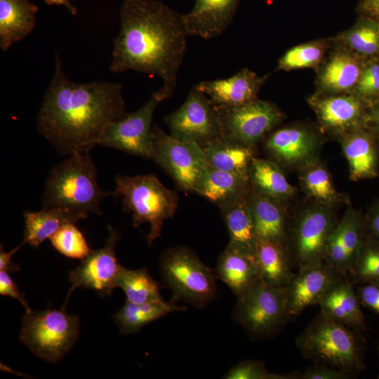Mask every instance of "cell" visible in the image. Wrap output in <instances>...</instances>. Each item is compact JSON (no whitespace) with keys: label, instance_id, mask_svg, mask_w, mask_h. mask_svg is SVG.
Wrapping results in <instances>:
<instances>
[{"label":"cell","instance_id":"obj_1","mask_svg":"<svg viewBox=\"0 0 379 379\" xmlns=\"http://www.w3.org/2000/svg\"><path fill=\"white\" fill-rule=\"evenodd\" d=\"M128 114L120 83H75L55 55L54 72L36 117V126L62 155L90 151L112 122Z\"/></svg>","mask_w":379,"mask_h":379},{"label":"cell","instance_id":"obj_2","mask_svg":"<svg viewBox=\"0 0 379 379\" xmlns=\"http://www.w3.org/2000/svg\"><path fill=\"white\" fill-rule=\"evenodd\" d=\"M119 15L110 70L159 76L161 90L171 98L189 36L182 14L157 0H124Z\"/></svg>","mask_w":379,"mask_h":379},{"label":"cell","instance_id":"obj_3","mask_svg":"<svg viewBox=\"0 0 379 379\" xmlns=\"http://www.w3.org/2000/svg\"><path fill=\"white\" fill-rule=\"evenodd\" d=\"M113 195L98 182V171L90 151L78 152L51 168L42 194L43 208H60L88 217L101 215L102 201Z\"/></svg>","mask_w":379,"mask_h":379},{"label":"cell","instance_id":"obj_4","mask_svg":"<svg viewBox=\"0 0 379 379\" xmlns=\"http://www.w3.org/2000/svg\"><path fill=\"white\" fill-rule=\"evenodd\" d=\"M302 356L357 375L364 369L361 344L352 328L320 312L296 339Z\"/></svg>","mask_w":379,"mask_h":379},{"label":"cell","instance_id":"obj_5","mask_svg":"<svg viewBox=\"0 0 379 379\" xmlns=\"http://www.w3.org/2000/svg\"><path fill=\"white\" fill-rule=\"evenodd\" d=\"M114 197H121L124 211L131 213L133 225H150L147 236L149 246L161 236L164 221L175 214L178 196L163 185L153 174L135 176L117 175Z\"/></svg>","mask_w":379,"mask_h":379},{"label":"cell","instance_id":"obj_6","mask_svg":"<svg viewBox=\"0 0 379 379\" xmlns=\"http://www.w3.org/2000/svg\"><path fill=\"white\" fill-rule=\"evenodd\" d=\"M163 281L172 293L171 300H183L198 308L216 298L215 272L186 247L172 248L160 258Z\"/></svg>","mask_w":379,"mask_h":379},{"label":"cell","instance_id":"obj_7","mask_svg":"<svg viewBox=\"0 0 379 379\" xmlns=\"http://www.w3.org/2000/svg\"><path fill=\"white\" fill-rule=\"evenodd\" d=\"M79 320L64 309L44 310L25 314L19 339L39 358L60 360L77 340Z\"/></svg>","mask_w":379,"mask_h":379},{"label":"cell","instance_id":"obj_8","mask_svg":"<svg viewBox=\"0 0 379 379\" xmlns=\"http://www.w3.org/2000/svg\"><path fill=\"white\" fill-rule=\"evenodd\" d=\"M234 317L252 337L262 338L274 334L289 318L286 287L272 286L258 277L237 298Z\"/></svg>","mask_w":379,"mask_h":379},{"label":"cell","instance_id":"obj_9","mask_svg":"<svg viewBox=\"0 0 379 379\" xmlns=\"http://www.w3.org/2000/svg\"><path fill=\"white\" fill-rule=\"evenodd\" d=\"M152 133V157L182 190L194 192L208 166L203 148L166 133L154 125Z\"/></svg>","mask_w":379,"mask_h":379},{"label":"cell","instance_id":"obj_10","mask_svg":"<svg viewBox=\"0 0 379 379\" xmlns=\"http://www.w3.org/2000/svg\"><path fill=\"white\" fill-rule=\"evenodd\" d=\"M213 106L221 135L251 146L272 132L285 117L274 103L258 98L239 106Z\"/></svg>","mask_w":379,"mask_h":379},{"label":"cell","instance_id":"obj_11","mask_svg":"<svg viewBox=\"0 0 379 379\" xmlns=\"http://www.w3.org/2000/svg\"><path fill=\"white\" fill-rule=\"evenodd\" d=\"M328 208L305 210L294 222L288 249L298 270L324 262L329 235L336 223Z\"/></svg>","mask_w":379,"mask_h":379},{"label":"cell","instance_id":"obj_12","mask_svg":"<svg viewBox=\"0 0 379 379\" xmlns=\"http://www.w3.org/2000/svg\"><path fill=\"white\" fill-rule=\"evenodd\" d=\"M159 88L137 111L122 119L111 123L105 129L98 145L114 148L145 159L152 157L151 127L154 112L157 105L168 99Z\"/></svg>","mask_w":379,"mask_h":379},{"label":"cell","instance_id":"obj_13","mask_svg":"<svg viewBox=\"0 0 379 379\" xmlns=\"http://www.w3.org/2000/svg\"><path fill=\"white\" fill-rule=\"evenodd\" d=\"M170 134L201 147L221 135L219 118L208 98L194 86L184 103L164 117Z\"/></svg>","mask_w":379,"mask_h":379},{"label":"cell","instance_id":"obj_14","mask_svg":"<svg viewBox=\"0 0 379 379\" xmlns=\"http://www.w3.org/2000/svg\"><path fill=\"white\" fill-rule=\"evenodd\" d=\"M108 232L104 246L99 249L91 250L81 260L79 265L69 272V281L71 287L62 308L67 304L73 291L79 287L92 289L101 297L110 295L117 287L124 268L118 262L115 253L119 234L109 225Z\"/></svg>","mask_w":379,"mask_h":379},{"label":"cell","instance_id":"obj_15","mask_svg":"<svg viewBox=\"0 0 379 379\" xmlns=\"http://www.w3.org/2000/svg\"><path fill=\"white\" fill-rule=\"evenodd\" d=\"M314 112L319 127L338 137L354 129L367 126V102L353 93L320 94L307 98Z\"/></svg>","mask_w":379,"mask_h":379},{"label":"cell","instance_id":"obj_16","mask_svg":"<svg viewBox=\"0 0 379 379\" xmlns=\"http://www.w3.org/2000/svg\"><path fill=\"white\" fill-rule=\"evenodd\" d=\"M366 61L338 42L316 71L315 93L340 94L353 93Z\"/></svg>","mask_w":379,"mask_h":379},{"label":"cell","instance_id":"obj_17","mask_svg":"<svg viewBox=\"0 0 379 379\" xmlns=\"http://www.w3.org/2000/svg\"><path fill=\"white\" fill-rule=\"evenodd\" d=\"M319 134L312 128L288 125L268 134L265 147L280 163L304 167L314 161L319 147Z\"/></svg>","mask_w":379,"mask_h":379},{"label":"cell","instance_id":"obj_18","mask_svg":"<svg viewBox=\"0 0 379 379\" xmlns=\"http://www.w3.org/2000/svg\"><path fill=\"white\" fill-rule=\"evenodd\" d=\"M343 276L346 275L325 262L298 270L286 286L288 317L300 314L308 306L318 305Z\"/></svg>","mask_w":379,"mask_h":379},{"label":"cell","instance_id":"obj_19","mask_svg":"<svg viewBox=\"0 0 379 379\" xmlns=\"http://www.w3.org/2000/svg\"><path fill=\"white\" fill-rule=\"evenodd\" d=\"M364 237V216L348 208L329 235L324 262L347 276Z\"/></svg>","mask_w":379,"mask_h":379},{"label":"cell","instance_id":"obj_20","mask_svg":"<svg viewBox=\"0 0 379 379\" xmlns=\"http://www.w3.org/2000/svg\"><path fill=\"white\" fill-rule=\"evenodd\" d=\"M270 75L260 76L244 67L229 78L202 81L194 86L207 95L212 105L239 106L258 99Z\"/></svg>","mask_w":379,"mask_h":379},{"label":"cell","instance_id":"obj_21","mask_svg":"<svg viewBox=\"0 0 379 379\" xmlns=\"http://www.w3.org/2000/svg\"><path fill=\"white\" fill-rule=\"evenodd\" d=\"M239 0H195L190 11L182 14L190 36L211 39L221 35L234 16Z\"/></svg>","mask_w":379,"mask_h":379},{"label":"cell","instance_id":"obj_22","mask_svg":"<svg viewBox=\"0 0 379 379\" xmlns=\"http://www.w3.org/2000/svg\"><path fill=\"white\" fill-rule=\"evenodd\" d=\"M353 181L371 179L378 175L377 136L363 126L339 136Z\"/></svg>","mask_w":379,"mask_h":379},{"label":"cell","instance_id":"obj_23","mask_svg":"<svg viewBox=\"0 0 379 379\" xmlns=\"http://www.w3.org/2000/svg\"><path fill=\"white\" fill-rule=\"evenodd\" d=\"M318 305L326 318L352 329L365 331L366 325L354 283L347 276L338 279Z\"/></svg>","mask_w":379,"mask_h":379},{"label":"cell","instance_id":"obj_24","mask_svg":"<svg viewBox=\"0 0 379 379\" xmlns=\"http://www.w3.org/2000/svg\"><path fill=\"white\" fill-rule=\"evenodd\" d=\"M251 190L248 178L208 166L194 192L221 208L247 197Z\"/></svg>","mask_w":379,"mask_h":379},{"label":"cell","instance_id":"obj_25","mask_svg":"<svg viewBox=\"0 0 379 379\" xmlns=\"http://www.w3.org/2000/svg\"><path fill=\"white\" fill-rule=\"evenodd\" d=\"M247 199L258 239L288 248L286 217L279 202L252 187Z\"/></svg>","mask_w":379,"mask_h":379},{"label":"cell","instance_id":"obj_26","mask_svg":"<svg viewBox=\"0 0 379 379\" xmlns=\"http://www.w3.org/2000/svg\"><path fill=\"white\" fill-rule=\"evenodd\" d=\"M202 148L209 166L249 179L254 146L220 135Z\"/></svg>","mask_w":379,"mask_h":379},{"label":"cell","instance_id":"obj_27","mask_svg":"<svg viewBox=\"0 0 379 379\" xmlns=\"http://www.w3.org/2000/svg\"><path fill=\"white\" fill-rule=\"evenodd\" d=\"M37 6L27 0H0V48L7 51L33 30Z\"/></svg>","mask_w":379,"mask_h":379},{"label":"cell","instance_id":"obj_28","mask_svg":"<svg viewBox=\"0 0 379 379\" xmlns=\"http://www.w3.org/2000/svg\"><path fill=\"white\" fill-rule=\"evenodd\" d=\"M255 262L259 277L274 286L286 287L294 274L288 248L274 241L258 239Z\"/></svg>","mask_w":379,"mask_h":379},{"label":"cell","instance_id":"obj_29","mask_svg":"<svg viewBox=\"0 0 379 379\" xmlns=\"http://www.w3.org/2000/svg\"><path fill=\"white\" fill-rule=\"evenodd\" d=\"M247 197L220 209L230 236L229 244L255 259L258 237Z\"/></svg>","mask_w":379,"mask_h":379},{"label":"cell","instance_id":"obj_30","mask_svg":"<svg viewBox=\"0 0 379 379\" xmlns=\"http://www.w3.org/2000/svg\"><path fill=\"white\" fill-rule=\"evenodd\" d=\"M25 244L36 248L50 239L60 227L68 223H76L88 218L87 215L60 208H42L41 211H25Z\"/></svg>","mask_w":379,"mask_h":379},{"label":"cell","instance_id":"obj_31","mask_svg":"<svg viewBox=\"0 0 379 379\" xmlns=\"http://www.w3.org/2000/svg\"><path fill=\"white\" fill-rule=\"evenodd\" d=\"M215 274L237 298L259 277L255 259L229 244L218 258Z\"/></svg>","mask_w":379,"mask_h":379},{"label":"cell","instance_id":"obj_32","mask_svg":"<svg viewBox=\"0 0 379 379\" xmlns=\"http://www.w3.org/2000/svg\"><path fill=\"white\" fill-rule=\"evenodd\" d=\"M184 306L175 302L163 300L144 303H132L126 301L120 310L114 315L119 331L123 334L138 332L143 326L170 313L184 311Z\"/></svg>","mask_w":379,"mask_h":379},{"label":"cell","instance_id":"obj_33","mask_svg":"<svg viewBox=\"0 0 379 379\" xmlns=\"http://www.w3.org/2000/svg\"><path fill=\"white\" fill-rule=\"evenodd\" d=\"M248 178L253 189L278 202L289 198L295 191L280 168L267 159L254 157Z\"/></svg>","mask_w":379,"mask_h":379},{"label":"cell","instance_id":"obj_34","mask_svg":"<svg viewBox=\"0 0 379 379\" xmlns=\"http://www.w3.org/2000/svg\"><path fill=\"white\" fill-rule=\"evenodd\" d=\"M333 44L334 36H332L296 45L279 58L276 69L288 72L310 68L316 72L326 58Z\"/></svg>","mask_w":379,"mask_h":379},{"label":"cell","instance_id":"obj_35","mask_svg":"<svg viewBox=\"0 0 379 379\" xmlns=\"http://www.w3.org/2000/svg\"><path fill=\"white\" fill-rule=\"evenodd\" d=\"M338 42L366 61L379 53V22L364 16L352 27L340 32Z\"/></svg>","mask_w":379,"mask_h":379},{"label":"cell","instance_id":"obj_36","mask_svg":"<svg viewBox=\"0 0 379 379\" xmlns=\"http://www.w3.org/2000/svg\"><path fill=\"white\" fill-rule=\"evenodd\" d=\"M117 287L123 290L126 301L132 303L163 300L160 285L151 277L146 268L128 270L123 268Z\"/></svg>","mask_w":379,"mask_h":379},{"label":"cell","instance_id":"obj_37","mask_svg":"<svg viewBox=\"0 0 379 379\" xmlns=\"http://www.w3.org/2000/svg\"><path fill=\"white\" fill-rule=\"evenodd\" d=\"M300 180L307 193L321 205L327 206L340 201L328 171L321 164L314 161L304 166Z\"/></svg>","mask_w":379,"mask_h":379},{"label":"cell","instance_id":"obj_38","mask_svg":"<svg viewBox=\"0 0 379 379\" xmlns=\"http://www.w3.org/2000/svg\"><path fill=\"white\" fill-rule=\"evenodd\" d=\"M353 283L379 279V241L364 239L359 251L347 274Z\"/></svg>","mask_w":379,"mask_h":379},{"label":"cell","instance_id":"obj_39","mask_svg":"<svg viewBox=\"0 0 379 379\" xmlns=\"http://www.w3.org/2000/svg\"><path fill=\"white\" fill-rule=\"evenodd\" d=\"M49 239L55 250L70 258L82 260L91 251L84 234L74 223L63 225Z\"/></svg>","mask_w":379,"mask_h":379},{"label":"cell","instance_id":"obj_40","mask_svg":"<svg viewBox=\"0 0 379 379\" xmlns=\"http://www.w3.org/2000/svg\"><path fill=\"white\" fill-rule=\"evenodd\" d=\"M300 372L278 374L270 372L262 361L243 360L233 366L224 375L225 379H299Z\"/></svg>","mask_w":379,"mask_h":379},{"label":"cell","instance_id":"obj_41","mask_svg":"<svg viewBox=\"0 0 379 379\" xmlns=\"http://www.w3.org/2000/svg\"><path fill=\"white\" fill-rule=\"evenodd\" d=\"M353 93L366 102L379 96V62H365Z\"/></svg>","mask_w":379,"mask_h":379},{"label":"cell","instance_id":"obj_42","mask_svg":"<svg viewBox=\"0 0 379 379\" xmlns=\"http://www.w3.org/2000/svg\"><path fill=\"white\" fill-rule=\"evenodd\" d=\"M353 376V374L344 370L314 364L300 373V379H349Z\"/></svg>","mask_w":379,"mask_h":379},{"label":"cell","instance_id":"obj_43","mask_svg":"<svg viewBox=\"0 0 379 379\" xmlns=\"http://www.w3.org/2000/svg\"><path fill=\"white\" fill-rule=\"evenodd\" d=\"M359 284L356 292L361 305L375 313H379V279Z\"/></svg>","mask_w":379,"mask_h":379},{"label":"cell","instance_id":"obj_44","mask_svg":"<svg viewBox=\"0 0 379 379\" xmlns=\"http://www.w3.org/2000/svg\"><path fill=\"white\" fill-rule=\"evenodd\" d=\"M0 294L18 300L24 307L26 314L32 312L25 298V293L20 292L16 283L8 274V272L5 271H0Z\"/></svg>","mask_w":379,"mask_h":379},{"label":"cell","instance_id":"obj_45","mask_svg":"<svg viewBox=\"0 0 379 379\" xmlns=\"http://www.w3.org/2000/svg\"><path fill=\"white\" fill-rule=\"evenodd\" d=\"M364 234L379 241V199L371 205L364 215Z\"/></svg>","mask_w":379,"mask_h":379},{"label":"cell","instance_id":"obj_46","mask_svg":"<svg viewBox=\"0 0 379 379\" xmlns=\"http://www.w3.org/2000/svg\"><path fill=\"white\" fill-rule=\"evenodd\" d=\"M25 243L22 241L20 245L12 249L9 252H6L4 250L2 244L0 247V271H5L7 272H14L20 270V265L18 264L13 263L11 261L12 256L15 252L20 249Z\"/></svg>","mask_w":379,"mask_h":379},{"label":"cell","instance_id":"obj_47","mask_svg":"<svg viewBox=\"0 0 379 379\" xmlns=\"http://www.w3.org/2000/svg\"><path fill=\"white\" fill-rule=\"evenodd\" d=\"M357 9L362 15L379 22V0H359Z\"/></svg>","mask_w":379,"mask_h":379},{"label":"cell","instance_id":"obj_48","mask_svg":"<svg viewBox=\"0 0 379 379\" xmlns=\"http://www.w3.org/2000/svg\"><path fill=\"white\" fill-rule=\"evenodd\" d=\"M370 122L373 124L374 132L379 133V102L368 113L367 124Z\"/></svg>","mask_w":379,"mask_h":379},{"label":"cell","instance_id":"obj_49","mask_svg":"<svg viewBox=\"0 0 379 379\" xmlns=\"http://www.w3.org/2000/svg\"><path fill=\"white\" fill-rule=\"evenodd\" d=\"M48 5H62L70 12L73 15H77V8L70 3L69 0H44Z\"/></svg>","mask_w":379,"mask_h":379},{"label":"cell","instance_id":"obj_50","mask_svg":"<svg viewBox=\"0 0 379 379\" xmlns=\"http://www.w3.org/2000/svg\"><path fill=\"white\" fill-rule=\"evenodd\" d=\"M377 143H378V147L379 149V136L377 137Z\"/></svg>","mask_w":379,"mask_h":379},{"label":"cell","instance_id":"obj_51","mask_svg":"<svg viewBox=\"0 0 379 379\" xmlns=\"http://www.w3.org/2000/svg\"><path fill=\"white\" fill-rule=\"evenodd\" d=\"M378 55H379V53H378Z\"/></svg>","mask_w":379,"mask_h":379}]
</instances>
